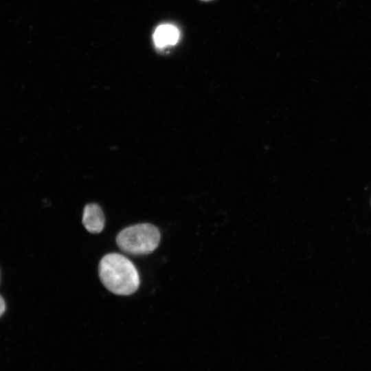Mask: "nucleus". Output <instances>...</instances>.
Here are the masks:
<instances>
[{
  "mask_svg": "<svg viewBox=\"0 0 371 371\" xmlns=\"http://www.w3.org/2000/svg\"><path fill=\"white\" fill-rule=\"evenodd\" d=\"M98 273L103 285L116 295H131L139 286V276L135 265L120 254L111 253L102 257L99 262Z\"/></svg>",
  "mask_w": 371,
  "mask_h": 371,
  "instance_id": "f257e3e1",
  "label": "nucleus"
},
{
  "mask_svg": "<svg viewBox=\"0 0 371 371\" xmlns=\"http://www.w3.org/2000/svg\"><path fill=\"white\" fill-rule=\"evenodd\" d=\"M160 238L155 225L139 223L122 229L116 237V243L126 254L142 256L153 252L158 247Z\"/></svg>",
  "mask_w": 371,
  "mask_h": 371,
  "instance_id": "f03ea898",
  "label": "nucleus"
},
{
  "mask_svg": "<svg viewBox=\"0 0 371 371\" xmlns=\"http://www.w3.org/2000/svg\"><path fill=\"white\" fill-rule=\"evenodd\" d=\"M105 219L101 207L95 203L87 204L83 210L82 224L86 229L93 234L102 231Z\"/></svg>",
  "mask_w": 371,
  "mask_h": 371,
  "instance_id": "7ed1b4c3",
  "label": "nucleus"
},
{
  "mask_svg": "<svg viewBox=\"0 0 371 371\" xmlns=\"http://www.w3.org/2000/svg\"><path fill=\"white\" fill-rule=\"evenodd\" d=\"M179 36V32L177 27L171 25H162L159 26L154 33V41L155 45L162 47L169 45H175Z\"/></svg>",
  "mask_w": 371,
  "mask_h": 371,
  "instance_id": "20e7f679",
  "label": "nucleus"
},
{
  "mask_svg": "<svg viewBox=\"0 0 371 371\" xmlns=\"http://www.w3.org/2000/svg\"><path fill=\"white\" fill-rule=\"evenodd\" d=\"M6 304L2 295H0V317L5 311Z\"/></svg>",
  "mask_w": 371,
  "mask_h": 371,
  "instance_id": "39448f33",
  "label": "nucleus"
},
{
  "mask_svg": "<svg viewBox=\"0 0 371 371\" xmlns=\"http://www.w3.org/2000/svg\"><path fill=\"white\" fill-rule=\"evenodd\" d=\"M0 283H1V270H0Z\"/></svg>",
  "mask_w": 371,
  "mask_h": 371,
  "instance_id": "423d86ee",
  "label": "nucleus"
},
{
  "mask_svg": "<svg viewBox=\"0 0 371 371\" xmlns=\"http://www.w3.org/2000/svg\"><path fill=\"white\" fill-rule=\"evenodd\" d=\"M201 1H210V0H201Z\"/></svg>",
  "mask_w": 371,
  "mask_h": 371,
  "instance_id": "0eeeda50",
  "label": "nucleus"
}]
</instances>
